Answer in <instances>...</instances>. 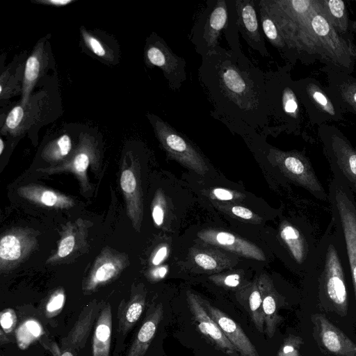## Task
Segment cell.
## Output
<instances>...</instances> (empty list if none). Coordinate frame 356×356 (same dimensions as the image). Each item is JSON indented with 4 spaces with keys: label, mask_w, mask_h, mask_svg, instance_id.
<instances>
[{
    "label": "cell",
    "mask_w": 356,
    "mask_h": 356,
    "mask_svg": "<svg viewBox=\"0 0 356 356\" xmlns=\"http://www.w3.org/2000/svg\"><path fill=\"white\" fill-rule=\"evenodd\" d=\"M197 76L211 105V117L243 138L254 133L269 135L265 72L244 53L219 44L202 57Z\"/></svg>",
    "instance_id": "cell-1"
},
{
    "label": "cell",
    "mask_w": 356,
    "mask_h": 356,
    "mask_svg": "<svg viewBox=\"0 0 356 356\" xmlns=\"http://www.w3.org/2000/svg\"><path fill=\"white\" fill-rule=\"evenodd\" d=\"M280 31L292 57L305 65L323 63L309 24L310 0H261Z\"/></svg>",
    "instance_id": "cell-2"
},
{
    "label": "cell",
    "mask_w": 356,
    "mask_h": 356,
    "mask_svg": "<svg viewBox=\"0 0 356 356\" xmlns=\"http://www.w3.org/2000/svg\"><path fill=\"white\" fill-rule=\"evenodd\" d=\"M293 66L286 63L275 70L265 72L266 92L273 124L269 135L276 137L281 133L299 136L302 133L303 115L302 104L295 87L291 71Z\"/></svg>",
    "instance_id": "cell-3"
},
{
    "label": "cell",
    "mask_w": 356,
    "mask_h": 356,
    "mask_svg": "<svg viewBox=\"0 0 356 356\" xmlns=\"http://www.w3.org/2000/svg\"><path fill=\"white\" fill-rule=\"evenodd\" d=\"M308 17L325 67L351 74L356 63V45L353 40L335 30L320 10L317 0H310Z\"/></svg>",
    "instance_id": "cell-4"
},
{
    "label": "cell",
    "mask_w": 356,
    "mask_h": 356,
    "mask_svg": "<svg viewBox=\"0 0 356 356\" xmlns=\"http://www.w3.org/2000/svg\"><path fill=\"white\" fill-rule=\"evenodd\" d=\"M327 200L331 220L345 245L356 301V198L341 178L332 176Z\"/></svg>",
    "instance_id": "cell-5"
},
{
    "label": "cell",
    "mask_w": 356,
    "mask_h": 356,
    "mask_svg": "<svg viewBox=\"0 0 356 356\" xmlns=\"http://www.w3.org/2000/svg\"><path fill=\"white\" fill-rule=\"evenodd\" d=\"M261 142L264 155L268 163L289 181L307 191L315 198L327 200V193L318 178L309 159L298 150L284 151Z\"/></svg>",
    "instance_id": "cell-6"
},
{
    "label": "cell",
    "mask_w": 356,
    "mask_h": 356,
    "mask_svg": "<svg viewBox=\"0 0 356 356\" xmlns=\"http://www.w3.org/2000/svg\"><path fill=\"white\" fill-rule=\"evenodd\" d=\"M317 133L333 176L341 178L356 197V148L334 125L318 126Z\"/></svg>",
    "instance_id": "cell-7"
},
{
    "label": "cell",
    "mask_w": 356,
    "mask_h": 356,
    "mask_svg": "<svg viewBox=\"0 0 356 356\" xmlns=\"http://www.w3.org/2000/svg\"><path fill=\"white\" fill-rule=\"evenodd\" d=\"M147 118L161 146L170 159L201 175L209 171L204 157L189 138L153 113H148Z\"/></svg>",
    "instance_id": "cell-8"
},
{
    "label": "cell",
    "mask_w": 356,
    "mask_h": 356,
    "mask_svg": "<svg viewBox=\"0 0 356 356\" xmlns=\"http://www.w3.org/2000/svg\"><path fill=\"white\" fill-rule=\"evenodd\" d=\"M231 0H208L191 28L189 39L202 57L218 45L221 34L227 27Z\"/></svg>",
    "instance_id": "cell-9"
},
{
    "label": "cell",
    "mask_w": 356,
    "mask_h": 356,
    "mask_svg": "<svg viewBox=\"0 0 356 356\" xmlns=\"http://www.w3.org/2000/svg\"><path fill=\"white\" fill-rule=\"evenodd\" d=\"M295 87L312 125L318 127L343 120L342 109L330 97L326 87L316 78L308 76L295 80Z\"/></svg>",
    "instance_id": "cell-10"
},
{
    "label": "cell",
    "mask_w": 356,
    "mask_h": 356,
    "mask_svg": "<svg viewBox=\"0 0 356 356\" xmlns=\"http://www.w3.org/2000/svg\"><path fill=\"white\" fill-rule=\"evenodd\" d=\"M144 60L148 67L161 70L168 87L174 92L179 91L187 79L185 59L175 54L164 39L154 32L147 38Z\"/></svg>",
    "instance_id": "cell-11"
},
{
    "label": "cell",
    "mask_w": 356,
    "mask_h": 356,
    "mask_svg": "<svg viewBox=\"0 0 356 356\" xmlns=\"http://www.w3.org/2000/svg\"><path fill=\"white\" fill-rule=\"evenodd\" d=\"M279 234L294 265L306 272L318 243L311 225L304 221L294 224L284 220Z\"/></svg>",
    "instance_id": "cell-12"
},
{
    "label": "cell",
    "mask_w": 356,
    "mask_h": 356,
    "mask_svg": "<svg viewBox=\"0 0 356 356\" xmlns=\"http://www.w3.org/2000/svg\"><path fill=\"white\" fill-rule=\"evenodd\" d=\"M99 149L95 139L88 134L82 133L76 148L63 163L50 167L38 168L37 171L47 175L70 172L75 175L83 191L90 189L87 170L92 164L96 165L99 161Z\"/></svg>",
    "instance_id": "cell-13"
},
{
    "label": "cell",
    "mask_w": 356,
    "mask_h": 356,
    "mask_svg": "<svg viewBox=\"0 0 356 356\" xmlns=\"http://www.w3.org/2000/svg\"><path fill=\"white\" fill-rule=\"evenodd\" d=\"M128 156L129 162L126 156L124 159L120 184L126 202L127 213L134 229L139 232L143 216L140 169L138 161L131 154Z\"/></svg>",
    "instance_id": "cell-14"
},
{
    "label": "cell",
    "mask_w": 356,
    "mask_h": 356,
    "mask_svg": "<svg viewBox=\"0 0 356 356\" xmlns=\"http://www.w3.org/2000/svg\"><path fill=\"white\" fill-rule=\"evenodd\" d=\"M37 245L32 232L14 229L6 232L0 240V270L7 272L26 259Z\"/></svg>",
    "instance_id": "cell-15"
},
{
    "label": "cell",
    "mask_w": 356,
    "mask_h": 356,
    "mask_svg": "<svg viewBox=\"0 0 356 356\" xmlns=\"http://www.w3.org/2000/svg\"><path fill=\"white\" fill-rule=\"evenodd\" d=\"M238 31L248 46L262 57L270 56L258 13V0H235Z\"/></svg>",
    "instance_id": "cell-16"
},
{
    "label": "cell",
    "mask_w": 356,
    "mask_h": 356,
    "mask_svg": "<svg viewBox=\"0 0 356 356\" xmlns=\"http://www.w3.org/2000/svg\"><path fill=\"white\" fill-rule=\"evenodd\" d=\"M128 264L126 255L108 248H104L97 257L88 276L83 282V291L86 294L92 293L99 287L111 282Z\"/></svg>",
    "instance_id": "cell-17"
},
{
    "label": "cell",
    "mask_w": 356,
    "mask_h": 356,
    "mask_svg": "<svg viewBox=\"0 0 356 356\" xmlns=\"http://www.w3.org/2000/svg\"><path fill=\"white\" fill-rule=\"evenodd\" d=\"M187 302L200 331L210 339L221 350L230 356H238L236 348L227 339L219 325L206 310L202 300L188 291Z\"/></svg>",
    "instance_id": "cell-18"
},
{
    "label": "cell",
    "mask_w": 356,
    "mask_h": 356,
    "mask_svg": "<svg viewBox=\"0 0 356 356\" xmlns=\"http://www.w3.org/2000/svg\"><path fill=\"white\" fill-rule=\"evenodd\" d=\"M327 74V91L343 113L356 115V78L351 74L323 67Z\"/></svg>",
    "instance_id": "cell-19"
},
{
    "label": "cell",
    "mask_w": 356,
    "mask_h": 356,
    "mask_svg": "<svg viewBox=\"0 0 356 356\" xmlns=\"http://www.w3.org/2000/svg\"><path fill=\"white\" fill-rule=\"evenodd\" d=\"M318 340L336 356H356V343L320 314L312 316Z\"/></svg>",
    "instance_id": "cell-20"
},
{
    "label": "cell",
    "mask_w": 356,
    "mask_h": 356,
    "mask_svg": "<svg viewBox=\"0 0 356 356\" xmlns=\"http://www.w3.org/2000/svg\"><path fill=\"white\" fill-rule=\"evenodd\" d=\"M202 302L209 314L219 325L241 356H259L254 346L237 323L208 302L202 300Z\"/></svg>",
    "instance_id": "cell-21"
},
{
    "label": "cell",
    "mask_w": 356,
    "mask_h": 356,
    "mask_svg": "<svg viewBox=\"0 0 356 356\" xmlns=\"http://www.w3.org/2000/svg\"><path fill=\"white\" fill-rule=\"evenodd\" d=\"M203 241L232 251L245 257L264 261L266 257L254 244L224 231L206 230L198 234Z\"/></svg>",
    "instance_id": "cell-22"
},
{
    "label": "cell",
    "mask_w": 356,
    "mask_h": 356,
    "mask_svg": "<svg viewBox=\"0 0 356 356\" xmlns=\"http://www.w3.org/2000/svg\"><path fill=\"white\" fill-rule=\"evenodd\" d=\"M44 39H41L35 45L25 64L20 102L23 105H26L30 102L31 92L47 65L48 54L44 47Z\"/></svg>",
    "instance_id": "cell-23"
},
{
    "label": "cell",
    "mask_w": 356,
    "mask_h": 356,
    "mask_svg": "<svg viewBox=\"0 0 356 356\" xmlns=\"http://www.w3.org/2000/svg\"><path fill=\"white\" fill-rule=\"evenodd\" d=\"M102 307L101 305L93 302L83 309L68 334L61 340L63 349L77 351L84 347Z\"/></svg>",
    "instance_id": "cell-24"
},
{
    "label": "cell",
    "mask_w": 356,
    "mask_h": 356,
    "mask_svg": "<svg viewBox=\"0 0 356 356\" xmlns=\"http://www.w3.org/2000/svg\"><path fill=\"white\" fill-rule=\"evenodd\" d=\"M17 193L31 202L56 209H70L75 204L72 197L36 184L19 187Z\"/></svg>",
    "instance_id": "cell-25"
},
{
    "label": "cell",
    "mask_w": 356,
    "mask_h": 356,
    "mask_svg": "<svg viewBox=\"0 0 356 356\" xmlns=\"http://www.w3.org/2000/svg\"><path fill=\"white\" fill-rule=\"evenodd\" d=\"M32 100L26 105L20 102L10 110L1 127V134L17 136L31 127L40 115L39 106Z\"/></svg>",
    "instance_id": "cell-26"
},
{
    "label": "cell",
    "mask_w": 356,
    "mask_h": 356,
    "mask_svg": "<svg viewBox=\"0 0 356 356\" xmlns=\"http://www.w3.org/2000/svg\"><path fill=\"white\" fill-rule=\"evenodd\" d=\"M163 314L161 304L154 305L147 311L146 317L133 341L127 356H144L152 342Z\"/></svg>",
    "instance_id": "cell-27"
},
{
    "label": "cell",
    "mask_w": 356,
    "mask_h": 356,
    "mask_svg": "<svg viewBox=\"0 0 356 356\" xmlns=\"http://www.w3.org/2000/svg\"><path fill=\"white\" fill-rule=\"evenodd\" d=\"M146 292L143 289L132 290L128 300H122L118 309V332L126 335L141 316L145 305Z\"/></svg>",
    "instance_id": "cell-28"
},
{
    "label": "cell",
    "mask_w": 356,
    "mask_h": 356,
    "mask_svg": "<svg viewBox=\"0 0 356 356\" xmlns=\"http://www.w3.org/2000/svg\"><path fill=\"white\" fill-rule=\"evenodd\" d=\"M320 10L341 35L353 40V21L343 0H317Z\"/></svg>",
    "instance_id": "cell-29"
},
{
    "label": "cell",
    "mask_w": 356,
    "mask_h": 356,
    "mask_svg": "<svg viewBox=\"0 0 356 356\" xmlns=\"http://www.w3.org/2000/svg\"><path fill=\"white\" fill-rule=\"evenodd\" d=\"M112 332V312L109 303L102 306L95 322L92 356H109Z\"/></svg>",
    "instance_id": "cell-30"
},
{
    "label": "cell",
    "mask_w": 356,
    "mask_h": 356,
    "mask_svg": "<svg viewBox=\"0 0 356 356\" xmlns=\"http://www.w3.org/2000/svg\"><path fill=\"white\" fill-rule=\"evenodd\" d=\"M258 285L262 299L264 332L269 338H272L281 321V317L278 314L277 296L268 280L260 279Z\"/></svg>",
    "instance_id": "cell-31"
},
{
    "label": "cell",
    "mask_w": 356,
    "mask_h": 356,
    "mask_svg": "<svg viewBox=\"0 0 356 356\" xmlns=\"http://www.w3.org/2000/svg\"><path fill=\"white\" fill-rule=\"evenodd\" d=\"M258 13L265 39L278 51L282 58L286 60V63H289L293 65L292 57L285 40L261 0H258Z\"/></svg>",
    "instance_id": "cell-32"
},
{
    "label": "cell",
    "mask_w": 356,
    "mask_h": 356,
    "mask_svg": "<svg viewBox=\"0 0 356 356\" xmlns=\"http://www.w3.org/2000/svg\"><path fill=\"white\" fill-rule=\"evenodd\" d=\"M81 226V220L65 226L58 241L56 252L48 259L47 263L51 264L64 259L78 248L79 244L83 240V235L78 237V234L83 231L82 229L78 232Z\"/></svg>",
    "instance_id": "cell-33"
},
{
    "label": "cell",
    "mask_w": 356,
    "mask_h": 356,
    "mask_svg": "<svg viewBox=\"0 0 356 356\" xmlns=\"http://www.w3.org/2000/svg\"><path fill=\"white\" fill-rule=\"evenodd\" d=\"M72 152L71 138L63 134L47 144L41 152V157L47 162L58 165L64 162Z\"/></svg>",
    "instance_id": "cell-34"
},
{
    "label": "cell",
    "mask_w": 356,
    "mask_h": 356,
    "mask_svg": "<svg viewBox=\"0 0 356 356\" xmlns=\"http://www.w3.org/2000/svg\"><path fill=\"white\" fill-rule=\"evenodd\" d=\"M15 334L17 346L24 350L41 337L44 330L37 320L28 318L16 328Z\"/></svg>",
    "instance_id": "cell-35"
},
{
    "label": "cell",
    "mask_w": 356,
    "mask_h": 356,
    "mask_svg": "<svg viewBox=\"0 0 356 356\" xmlns=\"http://www.w3.org/2000/svg\"><path fill=\"white\" fill-rule=\"evenodd\" d=\"M244 305L256 328L263 333L264 332V316L261 294L258 284H254L251 286Z\"/></svg>",
    "instance_id": "cell-36"
},
{
    "label": "cell",
    "mask_w": 356,
    "mask_h": 356,
    "mask_svg": "<svg viewBox=\"0 0 356 356\" xmlns=\"http://www.w3.org/2000/svg\"><path fill=\"white\" fill-rule=\"evenodd\" d=\"M80 34L85 47L90 52L105 61H113V51L102 39L83 26L80 28Z\"/></svg>",
    "instance_id": "cell-37"
},
{
    "label": "cell",
    "mask_w": 356,
    "mask_h": 356,
    "mask_svg": "<svg viewBox=\"0 0 356 356\" xmlns=\"http://www.w3.org/2000/svg\"><path fill=\"white\" fill-rule=\"evenodd\" d=\"M65 302V293L63 289L56 290L45 305V315L49 318L56 316L63 309Z\"/></svg>",
    "instance_id": "cell-38"
},
{
    "label": "cell",
    "mask_w": 356,
    "mask_h": 356,
    "mask_svg": "<svg viewBox=\"0 0 356 356\" xmlns=\"http://www.w3.org/2000/svg\"><path fill=\"white\" fill-rule=\"evenodd\" d=\"M165 202L163 193L161 190L157 191L155 194L152 205V216L154 224L160 227L163 223L165 218Z\"/></svg>",
    "instance_id": "cell-39"
},
{
    "label": "cell",
    "mask_w": 356,
    "mask_h": 356,
    "mask_svg": "<svg viewBox=\"0 0 356 356\" xmlns=\"http://www.w3.org/2000/svg\"><path fill=\"white\" fill-rule=\"evenodd\" d=\"M1 330L6 334L13 332L17 324V316L13 309L7 308L0 313Z\"/></svg>",
    "instance_id": "cell-40"
},
{
    "label": "cell",
    "mask_w": 356,
    "mask_h": 356,
    "mask_svg": "<svg viewBox=\"0 0 356 356\" xmlns=\"http://www.w3.org/2000/svg\"><path fill=\"white\" fill-rule=\"evenodd\" d=\"M8 70L3 72L0 77V97L1 99L9 98L15 89L14 76Z\"/></svg>",
    "instance_id": "cell-41"
},
{
    "label": "cell",
    "mask_w": 356,
    "mask_h": 356,
    "mask_svg": "<svg viewBox=\"0 0 356 356\" xmlns=\"http://www.w3.org/2000/svg\"><path fill=\"white\" fill-rule=\"evenodd\" d=\"M194 260L199 266L204 270H215L218 266L214 257L204 252L196 254Z\"/></svg>",
    "instance_id": "cell-42"
},
{
    "label": "cell",
    "mask_w": 356,
    "mask_h": 356,
    "mask_svg": "<svg viewBox=\"0 0 356 356\" xmlns=\"http://www.w3.org/2000/svg\"><path fill=\"white\" fill-rule=\"evenodd\" d=\"M300 339L296 337L287 339L281 347L278 356H298L296 346L299 345Z\"/></svg>",
    "instance_id": "cell-43"
},
{
    "label": "cell",
    "mask_w": 356,
    "mask_h": 356,
    "mask_svg": "<svg viewBox=\"0 0 356 356\" xmlns=\"http://www.w3.org/2000/svg\"><path fill=\"white\" fill-rule=\"evenodd\" d=\"M230 210L234 215L245 220H251L254 216V213L243 207L233 206L230 208Z\"/></svg>",
    "instance_id": "cell-44"
},
{
    "label": "cell",
    "mask_w": 356,
    "mask_h": 356,
    "mask_svg": "<svg viewBox=\"0 0 356 356\" xmlns=\"http://www.w3.org/2000/svg\"><path fill=\"white\" fill-rule=\"evenodd\" d=\"M76 0H32L33 3L53 7H64L70 5Z\"/></svg>",
    "instance_id": "cell-45"
},
{
    "label": "cell",
    "mask_w": 356,
    "mask_h": 356,
    "mask_svg": "<svg viewBox=\"0 0 356 356\" xmlns=\"http://www.w3.org/2000/svg\"><path fill=\"white\" fill-rule=\"evenodd\" d=\"M212 194L220 200H232L235 198L233 192L221 188H214L212 191Z\"/></svg>",
    "instance_id": "cell-46"
},
{
    "label": "cell",
    "mask_w": 356,
    "mask_h": 356,
    "mask_svg": "<svg viewBox=\"0 0 356 356\" xmlns=\"http://www.w3.org/2000/svg\"><path fill=\"white\" fill-rule=\"evenodd\" d=\"M167 254L168 247L166 245L161 246L154 254L152 264L154 266H159L165 259Z\"/></svg>",
    "instance_id": "cell-47"
},
{
    "label": "cell",
    "mask_w": 356,
    "mask_h": 356,
    "mask_svg": "<svg viewBox=\"0 0 356 356\" xmlns=\"http://www.w3.org/2000/svg\"><path fill=\"white\" fill-rule=\"evenodd\" d=\"M222 283L229 287H236L240 283V276L238 274H230L223 279Z\"/></svg>",
    "instance_id": "cell-48"
},
{
    "label": "cell",
    "mask_w": 356,
    "mask_h": 356,
    "mask_svg": "<svg viewBox=\"0 0 356 356\" xmlns=\"http://www.w3.org/2000/svg\"><path fill=\"white\" fill-rule=\"evenodd\" d=\"M168 272L166 266L156 268L150 272V277L154 280H159L163 278Z\"/></svg>",
    "instance_id": "cell-49"
},
{
    "label": "cell",
    "mask_w": 356,
    "mask_h": 356,
    "mask_svg": "<svg viewBox=\"0 0 356 356\" xmlns=\"http://www.w3.org/2000/svg\"><path fill=\"white\" fill-rule=\"evenodd\" d=\"M4 149V143L3 139L0 138V154L1 155L3 154Z\"/></svg>",
    "instance_id": "cell-50"
},
{
    "label": "cell",
    "mask_w": 356,
    "mask_h": 356,
    "mask_svg": "<svg viewBox=\"0 0 356 356\" xmlns=\"http://www.w3.org/2000/svg\"><path fill=\"white\" fill-rule=\"evenodd\" d=\"M353 31L356 34V20L353 21Z\"/></svg>",
    "instance_id": "cell-51"
}]
</instances>
